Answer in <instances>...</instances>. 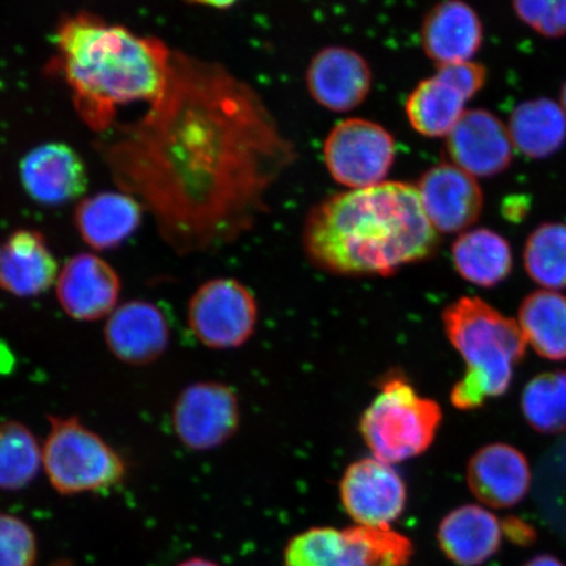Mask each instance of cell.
Wrapping results in <instances>:
<instances>
[{
  "label": "cell",
  "instance_id": "6da1fadb",
  "mask_svg": "<svg viewBox=\"0 0 566 566\" xmlns=\"http://www.w3.org/2000/svg\"><path fill=\"white\" fill-rule=\"evenodd\" d=\"M98 150L177 253L209 251L251 231L298 159L256 90L221 63L180 52L146 115Z\"/></svg>",
  "mask_w": 566,
  "mask_h": 566
},
{
  "label": "cell",
  "instance_id": "7a4b0ae2",
  "mask_svg": "<svg viewBox=\"0 0 566 566\" xmlns=\"http://www.w3.org/2000/svg\"><path fill=\"white\" fill-rule=\"evenodd\" d=\"M307 259L344 277H389L434 256L440 233L424 214L419 189L385 181L325 198L302 231Z\"/></svg>",
  "mask_w": 566,
  "mask_h": 566
},
{
  "label": "cell",
  "instance_id": "3957f363",
  "mask_svg": "<svg viewBox=\"0 0 566 566\" xmlns=\"http://www.w3.org/2000/svg\"><path fill=\"white\" fill-rule=\"evenodd\" d=\"M54 42L52 70L62 74L77 115L94 132L109 129L118 106L153 104L165 91L174 52L157 38L80 12L61 21Z\"/></svg>",
  "mask_w": 566,
  "mask_h": 566
},
{
  "label": "cell",
  "instance_id": "277c9868",
  "mask_svg": "<svg viewBox=\"0 0 566 566\" xmlns=\"http://www.w3.org/2000/svg\"><path fill=\"white\" fill-rule=\"evenodd\" d=\"M446 337L465 364L463 378L451 389L459 410L480 409L512 386L514 369L526 356L518 322L476 296H462L442 313Z\"/></svg>",
  "mask_w": 566,
  "mask_h": 566
},
{
  "label": "cell",
  "instance_id": "5b68a950",
  "mask_svg": "<svg viewBox=\"0 0 566 566\" xmlns=\"http://www.w3.org/2000/svg\"><path fill=\"white\" fill-rule=\"evenodd\" d=\"M442 408L424 398L400 374L387 375L359 420V433L371 457L398 464L424 454L434 443Z\"/></svg>",
  "mask_w": 566,
  "mask_h": 566
},
{
  "label": "cell",
  "instance_id": "8992f818",
  "mask_svg": "<svg viewBox=\"0 0 566 566\" xmlns=\"http://www.w3.org/2000/svg\"><path fill=\"white\" fill-rule=\"evenodd\" d=\"M42 443V470L63 497L101 493L122 485L125 458L76 416H51Z\"/></svg>",
  "mask_w": 566,
  "mask_h": 566
},
{
  "label": "cell",
  "instance_id": "52a82bcc",
  "mask_svg": "<svg viewBox=\"0 0 566 566\" xmlns=\"http://www.w3.org/2000/svg\"><path fill=\"white\" fill-rule=\"evenodd\" d=\"M415 547L391 527H313L290 539L283 566H408Z\"/></svg>",
  "mask_w": 566,
  "mask_h": 566
},
{
  "label": "cell",
  "instance_id": "ba28073f",
  "mask_svg": "<svg viewBox=\"0 0 566 566\" xmlns=\"http://www.w3.org/2000/svg\"><path fill=\"white\" fill-rule=\"evenodd\" d=\"M187 318L190 332L207 348L237 349L256 332V296L235 279L210 280L189 300Z\"/></svg>",
  "mask_w": 566,
  "mask_h": 566
},
{
  "label": "cell",
  "instance_id": "9c48e42d",
  "mask_svg": "<svg viewBox=\"0 0 566 566\" xmlns=\"http://www.w3.org/2000/svg\"><path fill=\"white\" fill-rule=\"evenodd\" d=\"M323 157L332 179L349 190L378 186L394 166L396 142L385 126L345 118L324 140Z\"/></svg>",
  "mask_w": 566,
  "mask_h": 566
},
{
  "label": "cell",
  "instance_id": "30bf717a",
  "mask_svg": "<svg viewBox=\"0 0 566 566\" xmlns=\"http://www.w3.org/2000/svg\"><path fill=\"white\" fill-rule=\"evenodd\" d=\"M174 433L188 450L221 448L240 427L239 398L221 381H196L177 395L171 413Z\"/></svg>",
  "mask_w": 566,
  "mask_h": 566
},
{
  "label": "cell",
  "instance_id": "8fae6325",
  "mask_svg": "<svg viewBox=\"0 0 566 566\" xmlns=\"http://www.w3.org/2000/svg\"><path fill=\"white\" fill-rule=\"evenodd\" d=\"M339 500L358 526L391 527L406 511V481L392 464L374 457L356 460L339 481Z\"/></svg>",
  "mask_w": 566,
  "mask_h": 566
},
{
  "label": "cell",
  "instance_id": "7c38bea8",
  "mask_svg": "<svg viewBox=\"0 0 566 566\" xmlns=\"http://www.w3.org/2000/svg\"><path fill=\"white\" fill-rule=\"evenodd\" d=\"M416 187L424 214L438 233L469 231L483 212L484 193L476 177L452 163L430 167Z\"/></svg>",
  "mask_w": 566,
  "mask_h": 566
},
{
  "label": "cell",
  "instance_id": "4fadbf2b",
  "mask_svg": "<svg viewBox=\"0 0 566 566\" xmlns=\"http://www.w3.org/2000/svg\"><path fill=\"white\" fill-rule=\"evenodd\" d=\"M514 150L507 125L486 109H467L446 137L450 163L476 179L506 171Z\"/></svg>",
  "mask_w": 566,
  "mask_h": 566
},
{
  "label": "cell",
  "instance_id": "5bb4252c",
  "mask_svg": "<svg viewBox=\"0 0 566 566\" xmlns=\"http://www.w3.org/2000/svg\"><path fill=\"white\" fill-rule=\"evenodd\" d=\"M55 285L63 313L76 322L108 318L122 294L118 273L94 253H80L67 260Z\"/></svg>",
  "mask_w": 566,
  "mask_h": 566
},
{
  "label": "cell",
  "instance_id": "9a60e30c",
  "mask_svg": "<svg viewBox=\"0 0 566 566\" xmlns=\"http://www.w3.org/2000/svg\"><path fill=\"white\" fill-rule=\"evenodd\" d=\"M311 97L332 112H350L363 104L373 87V70L354 49L329 45L314 54L306 71Z\"/></svg>",
  "mask_w": 566,
  "mask_h": 566
},
{
  "label": "cell",
  "instance_id": "2e32d148",
  "mask_svg": "<svg viewBox=\"0 0 566 566\" xmlns=\"http://www.w3.org/2000/svg\"><path fill=\"white\" fill-rule=\"evenodd\" d=\"M104 339L106 348L119 363L142 367L165 356L171 328L157 304L129 301L119 304L106 318Z\"/></svg>",
  "mask_w": 566,
  "mask_h": 566
},
{
  "label": "cell",
  "instance_id": "e0dca14e",
  "mask_svg": "<svg viewBox=\"0 0 566 566\" xmlns=\"http://www.w3.org/2000/svg\"><path fill=\"white\" fill-rule=\"evenodd\" d=\"M25 192L42 205H62L86 192V165L73 147L62 142L34 147L20 161Z\"/></svg>",
  "mask_w": 566,
  "mask_h": 566
},
{
  "label": "cell",
  "instance_id": "ac0fdd59",
  "mask_svg": "<svg viewBox=\"0 0 566 566\" xmlns=\"http://www.w3.org/2000/svg\"><path fill=\"white\" fill-rule=\"evenodd\" d=\"M467 484L481 504L493 509L514 507L525 500L530 490L528 460L511 444H486L471 457Z\"/></svg>",
  "mask_w": 566,
  "mask_h": 566
},
{
  "label": "cell",
  "instance_id": "d6986e66",
  "mask_svg": "<svg viewBox=\"0 0 566 566\" xmlns=\"http://www.w3.org/2000/svg\"><path fill=\"white\" fill-rule=\"evenodd\" d=\"M483 41V21L462 0L437 3L423 18L421 45L437 66L472 61Z\"/></svg>",
  "mask_w": 566,
  "mask_h": 566
},
{
  "label": "cell",
  "instance_id": "ffe728a7",
  "mask_svg": "<svg viewBox=\"0 0 566 566\" xmlns=\"http://www.w3.org/2000/svg\"><path fill=\"white\" fill-rule=\"evenodd\" d=\"M59 274V263L41 232L21 229L0 243V289L3 292L19 298H33L46 293Z\"/></svg>",
  "mask_w": 566,
  "mask_h": 566
},
{
  "label": "cell",
  "instance_id": "44dd1931",
  "mask_svg": "<svg viewBox=\"0 0 566 566\" xmlns=\"http://www.w3.org/2000/svg\"><path fill=\"white\" fill-rule=\"evenodd\" d=\"M502 523L480 505L454 509L437 530L438 546L451 563L479 566L491 560L501 548Z\"/></svg>",
  "mask_w": 566,
  "mask_h": 566
},
{
  "label": "cell",
  "instance_id": "7402d4cb",
  "mask_svg": "<svg viewBox=\"0 0 566 566\" xmlns=\"http://www.w3.org/2000/svg\"><path fill=\"white\" fill-rule=\"evenodd\" d=\"M144 207L125 192H102L77 205L75 226L82 239L94 250H112L139 228Z\"/></svg>",
  "mask_w": 566,
  "mask_h": 566
},
{
  "label": "cell",
  "instance_id": "603a6c76",
  "mask_svg": "<svg viewBox=\"0 0 566 566\" xmlns=\"http://www.w3.org/2000/svg\"><path fill=\"white\" fill-rule=\"evenodd\" d=\"M471 101L440 69L421 81L408 95L406 115L410 126L428 138L448 137Z\"/></svg>",
  "mask_w": 566,
  "mask_h": 566
},
{
  "label": "cell",
  "instance_id": "cb8c5ba5",
  "mask_svg": "<svg viewBox=\"0 0 566 566\" xmlns=\"http://www.w3.org/2000/svg\"><path fill=\"white\" fill-rule=\"evenodd\" d=\"M452 265L464 281L492 289L513 271V252L507 240L491 229H471L459 233L451 247Z\"/></svg>",
  "mask_w": 566,
  "mask_h": 566
},
{
  "label": "cell",
  "instance_id": "d4e9b609",
  "mask_svg": "<svg viewBox=\"0 0 566 566\" xmlns=\"http://www.w3.org/2000/svg\"><path fill=\"white\" fill-rule=\"evenodd\" d=\"M507 130L516 151L530 159H546L566 142V113L551 98H533L515 106Z\"/></svg>",
  "mask_w": 566,
  "mask_h": 566
},
{
  "label": "cell",
  "instance_id": "484cf974",
  "mask_svg": "<svg viewBox=\"0 0 566 566\" xmlns=\"http://www.w3.org/2000/svg\"><path fill=\"white\" fill-rule=\"evenodd\" d=\"M518 325L527 345L541 357L566 359V296L536 290L523 300Z\"/></svg>",
  "mask_w": 566,
  "mask_h": 566
},
{
  "label": "cell",
  "instance_id": "4316f807",
  "mask_svg": "<svg viewBox=\"0 0 566 566\" xmlns=\"http://www.w3.org/2000/svg\"><path fill=\"white\" fill-rule=\"evenodd\" d=\"M42 469V446L25 423L0 422V491L18 492L31 485Z\"/></svg>",
  "mask_w": 566,
  "mask_h": 566
},
{
  "label": "cell",
  "instance_id": "83f0119b",
  "mask_svg": "<svg viewBox=\"0 0 566 566\" xmlns=\"http://www.w3.org/2000/svg\"><path fill=\"white\" fill-rule=\"evenodd\" d=\"M523 265L544 290L566 289V223L537 226L523 248Z\"/></svg>",
  "mask_w": 566,
  "mask_h": 566
},
{
  "label": "cell",
  "instance_id": "f1b7e54d",
  "mask_svg": "<svg viewBox=\"0 0 566 566\" xmlns=\"http://www.w3.org/2000/svg\"><path fill=\"white\" fill-rule=\"evenodd\" d=\"M522 412L530 427L543 434L566 431V373L537 375L523 389Z\"/></svg>",
  "mask_w": 566,
  "mask_h": 566
},
{
  "label": "cell",
  "instance_id": "f546056e",
  "mask_svg": "<svg viewBox=\"0 0 566 566\" xmlns=\"http://www.w3.org/2000/svg\"><path fill=\"white\" fill-rule=\"evenodd\" d=\"M38 555L33 528L20 516L0 513V566H34Z\"/></svg>",
  "mask_w": 566,
  "mask_h": 566
},
{
  "label": "cell",
  "instance_id": "4dcf8cb0",
  "mask_svg": "<svg viewBox=\"0 0 566 566\" xmlns=\"http://www.w3.org/2000/svg\"><path fill=\"white\" fill-rule=\"evenodd\" d=\"M513 10L516 18L544 38L566 34V0H516Z\"/></svg>",
  "mask_w": 566,
  "mask_h": 566
},
{
  "label": "cell",
  "instance_id": "1f68e13d",
  "mask_svg": "<svg viewBox=\"0 0 566 566\" xmlns=\"http://www.w3.org/2000/svg\"><path fill=\"white\" fill-rule=\"evenodd\" d=\"M502 533L515 544L520 546H528L535 541V530L527 525V523L511 516L502 521Z\"/></svg>",
  "mask_w": 566,
  "mask_h": 566
},
{
  "label": "cell",
  "instance_id": "d6a6232c",
  "mask_svg": "<svg viewBox=\"0 0 566 566\" xmlns=\"http://www.w3.org/2000/svg\"><path fill=\"white\" fill-rule=\"evenodd\" d=\"M527 210V201L523 200V197L506 198L504 205H502V214L512 222H518L520 219L526 216Z\"/></svg>",
  "mask_w": 566,
  "mask_h": 566
},
{
  "label": "cell",
  "instance_id": "836d02e7",
  "mask_svg": "<svg viewBox=\"0 0 566 566\" xmlns=\"http://www.w3.org/2000/svg\"><path fill=\"white\" fill-rule=\"evenodd\" d=\"M523 566H565L557 557L551 555H539L531 558Z\"/></svg>",
  "mask_w": 566,
  "mask_h": 566
},
{
  "label": "cell",
  "instance_id": "e575fe53",
  "mask_svg": "<svg viewBox=\"0 0 566 566\" xmlns=\"http://www.w3.org/2000/svg\"><path fill=\"white\" fill-rule=\"evenodd\" d=\"M176 566H221L214 562L208 560V558L203 557H192L188 558V560L177 564Z\"/></svg>",
  "mask_w": 566,
  "mask_h": 566
},
{
  "label": "cell",
  "instance_id": "d590c367",
  "mask_svg": "<svg viewBox=\"0 0 566 566\" xmlns=\"http://www.w3.org/2000/svg\"><path fill=\"white\" fill-rule=\"evenodd\" d=\"M560 105L563 106V109L566 113V81L564 82L560 92Z\"/></svg>",
  "mask_w": 566,
  "mask_h": 566
}]
</instances>
